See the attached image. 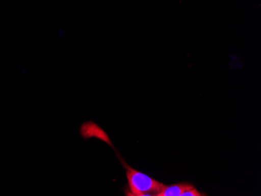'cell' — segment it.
<instances>
[{"label":"cell","instance_id":"6da1fadb","mask_svg":"<svg viewBox=\"0 0 261 196\" xmlns=\"http://www.w3.org/2000/svg\"><path fill=\"white\" fill-rule=\"evenodd\" d=\"M117 153V152H116ZM118 159L126 170L127 179V188H124V194L127 196L158 195L165 188V184L158 182L148 175L130 167L117 153Z\"/></svg>","mask_w":261,"mask_h":196},{"label":"cell","instance_id":"277c9868","mask_svg":"<svg viewBox=\"0 0 261 196\" xmlns=\"http://www.w3.org/2000/svg\"><path fill=\"white\" fill-rule=\"evenodd\" d=\"M206 194H203V193L199 192L195 187L190 188V189L187 190V191H184L181 194V196H204Z\"/></svg>","mask_w":261,"mask_h":196},{"label":"cell","instance_id":"7a4b0ae2","mask_svg":"<svg viewBox=\"0 0 261 196\" xmlns=\"http://www.w3.org/2000/svg\"><path fill=\"white\" fill-rule=\"evenodd\" d=\"M80 134L84 139H89L91 137H96L97 139L101 140V141L109 145L116 151L114 145L111 143L109 135L93 121H87V122L83 123L80 127Z\"/></svg>","mask_w":261,"mask_h":196},{"label":"cell","instance_id":"3957f363","mask_svg":"<svg viewBox=\"0 0 261 196\" xmlns=\"http://www.w3.org/2000/svg\"><path fill=\"white\" fill-rule=\"evenodd\" d=\"M193 184L189 183H179L166 186L161 192L156 196H181L184 191L193 188Z\"/></svg>","mask_w":261,"mask_h":196}]
</instances>
